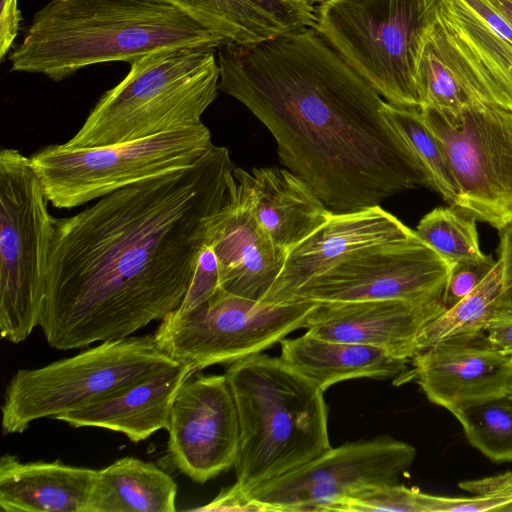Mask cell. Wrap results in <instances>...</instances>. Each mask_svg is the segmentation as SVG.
Instances as JSON below:
<instances>
[{"instance_id": "cell-1", "label": "cell", "mask_w": 512, "mask_h": 512, "mask_svg": "<svg viewBox=\"0 0 512 512\" xmlns=\"http://www.w3.org/2000/svg\"><path fill=\"white\" fill-rule=\"evenodd\" d=\"M235 168L229 150L213 145L190 168L55 218L39 324L47 344L127 338L177 309Z\"/></svg>"}, {"instance_id": "cell-2", "label": "cell", "mask_w": 512, "mask_h": 512, "mask_svg": "<svg viewBox=\"0 0 512 512\" xmlns=\"http://www.w3.org/2000/svg\"><path fill=\"white\" fill-rule=\"evenodd\" d=\"M219 88L272 134L279 160L333 212L423 186L380 94L314 27L218 48Z\"/></svg>"}, {"instance_id": "cell-3", "label": "cell", "mask_w": 512, "mask_h": 512, "mask_svg": "<svg viewBox=\"0 0 512 512\" xmlns=\"http://www.w3.org/2000/svg\"><path fill=\"white\" fill-rule=\"evenodd\" d=\"M228 42L181 10L148 0H50L34 13L9 55L11 71L53 81L113 61L132 62L181 47Z\"/></svg>"}, {"instance_id": "cell-4", "label": "cell", "mask_w": 512, "mask_h": 512, "mask_svg": "<svg viewBox=\"0 0 512 512\" xmlns=\"http://www.w3.org/2000/svg\"><path fill=\"white\" fill-rule=\"evenodd\" d=\"M239 420L236 482L246 493L331 448L324 392L280 357L258 353L225 372Z\"/></svg>"}, {"instance_id": "cell-5", "label": "cell", "mask_w": 512, "mask_h": 512, "mask_svg": "<svg viewBox=\"0 0 512 512\" xmlns=\"http://www.w3.org/2000/svg\"><path fill=\"white\" fill-rule=\"evenodd\" d=\"M220 68L216 49L181 47L146 55L107 90L68 147H99L135 141L204 124L217 98Z\"/></svg>"}, {"instance_id": "cell-6", "label": "cell", "mask_w": 512, "mask_h": 512, "mask_svg": "<svg viewBox=\"0 0 512 512\" xmlns=\"http://www.w3.org/2000/svg\"><path fill=\"white\" fill-rule=\"evenodd\" d=\"M438 0H329L314 28L386 102L420 109L417 71Z\"/></svg>"}, {"instance_id": "cell-7", "label": "cell", "mask_w": 512, "mask_h": 512, "mask_svg": "<svg viewBox=\"0 0 512 512\" xmlns=\"http://www.w3.org/2000/svg\"><path fill=\"white\" fill-rule=\"evenodd\" d=\"M54 217L30 158L0 152V335L14 344L40 324Z\"/></svg>"}, {"instance_id": "cell-8", "label": "cell", "mask_w": 512, "mask_h": 512, "mask_svg": "<svg viewBox=\"0 0 512 512\" xmlns=\"http://www.w3.org/2000/svg\"><path fill=\"white\" fill-rule=\"evenodd\" d=\"M205 124L99 147L52 144L34 152L31 165L48 202L72 209L127 186L194 166L213 147Z\"/></svg>"}, {"instance_id": "cell-9", "label": "cell", "mask_w": 512, "mask_h": 512, "mask_svg": "<svg viewBox=\"0 0 512 512\" xmlns=\"http://www.w3.org/2000/svg\"><path fill=\"white\" fill-rule=\"evenodd\" d=\"M175 364L153 335H144L100 342L43 367L19 369L5 389L3 434L22 433L38 419H56Z\"/></svg>"}, {"instance_id": "cell-10", "label": "cell", "mask_w": 512, "mask_h": 512, "mask_svg": "<svg viewBox=\"0 0 512 512\" xmlns=\"http://www.w3.org/2000/svg\"><path fill=\"white\" fill-rule=\"evenodd\" d=\"M317 302L266 304L220 288L189 311L175 309L153 334L165 354L191 371L232 364L279 343L304 328Z\"/></svg>"}, {"instance_id": "cell-11", "label": "cell", "mask_w": 512, "mask_h": 512, "mask_svg": "<svg viewBox=\"0 0 512 512\" xmlns=\"http://www.w3.org/2000/svg\"><path fill=\"white\" fill-rule=\"evenodd\" d=\"M455 179L451 205L498 231L512 222V111L470 102L455 116L419 109Z\"/></svg>"}, {"instance_id": "cell-12", "label": "cell", "mask_w": 512, "mask_h": 512, "mask_svg": "<svg viewBox=\"0 0 512 512\" xmlns=\"http://www.w3.org/2000/svg\"><path fill=\"white\" fill-rule=\"evenodd\" d=\"M450 267L414 232L355 253L308 281L290 302L404 300L443 306Z\"/></svg>"}, {"instance_id": "cell-13", "label": "cell", "mask_w": 512, "mask_h": 512, "mask_svg": "<svg viewBox=\"0 0 512 512\" xmlns=\"http://www.w3.org/2000/svg\"><path fill=\"white\" fill-rule=\"evenodd\" d=\"M416 454L389 436L345 443L247 493L273 512L333 511L358 491L397 484Z\"/></svg>"}, {"instance_id": "cell-14", "label": "cell", "mask_w": 512, "mask_h": 512, "mask_svg": "<svg viewBox=\"0 0 512 512\" xmlns=\"http://www.w3.org/2000/svg\"><path fill=\"white\" fill-rule=\"evenodd\" d=\"M437 35L469 102L512 111V26L489 0H438Z\"/></svg>"}, {"instance_id": "cell-15", "label": "cell", "mask_w": 512, "mask_h": 512, "mask_svg": "<svg viewBox=\"0 0 512 512\" xmlns=\"http://www.w3.org/2000/svg\"><path fill=\"white\" fill-rule=\"evenodd\" d=\"M167 431L171 460L193 481L203 484L234 466L239 420L226 375L189 377L175 397Z\"/></svg>"}, {"instance_id": "cell-16", "label": "cell", "mask_w": 512, "mask_h": 512, "mask_svg": "<svg viewBox=\"0 0 512 512\" xmlns=\"http://www.w3.org/2000/svg\"><path fill=\"white\" fill-rule=\"evenodd\" d=\"M412 360L411 373L428 400L451 414L512 394V359L484 333L437 343Z\"/></svg>"}, {"instance_id": "cell-17", "label": "cell", "mask_w": 512, "mask_h": 512, "mask_svg": "<svg viewBox=\"0 0 512 512\" xmlns=\"http://www.w3.org/2000/svg\"><path fill=\"white\" fill-rule=\"evenodd\" d=\"M413 234L380 205L332 212L326 223L287 253L281 272L261 302L290 303L308 281L355 253Z\"/></svg>"}, {"instance_id": "cell-18", "label": "cell", "mask_w": 512, "mask_h": 512, "mask_svg": "<svg viewBox=\"0 0 512 512\" xmlns=\"http://www.w3.org/2000/svg\"><path fill=\"white\" fill-rule=\"evenodd\" d=\"M208 244L217 259L221 288L259 302L287 257L258 222L249 192L234 174L228 181L226 202L213 217Z\"/></svg>"}, {"instance_id": "cell-19", "label": "cell", "mask_w": 512, "mask_h": 512, "mask_svg": "<svg viewBox=\"0 0 512 512\" xmlns=\"http://www.w3.org/2000/svg\"><path fill=\"white\" fill-rule=\"evenodd\" d=\"M444 310L404 300L318 303L304 328L322 339L377 347L409 361L419 353L422 329Z\"/></svg>"}, {"instance_id": "cell-20", "label": "cell", "mask_w": 512, "mask_h": 512, "mask_svg": "<svg viewBox=\"0 0 512 512\" xmlns=\"http://www.w3.org/2000/svg\"><path fill=\"white\" fill-rule=\"evenodd\" d=\"M192 375L189 366L175 364L56 419L75 428L97 427L120 432L131 442L139 443L161 429L167 430L178 390Z\"/></svg>"}, {"instance_id": "cell-21", "label": "cell", "mask_w": 512, "mask_h": 512, "mask_svg": "<svg viewBox=\"0 0 512 512\" xmlns=\"http://www.w3.org/2000/svg\"><path fill=\"white\" fill-rule=\"evenodd\" d=\"M254 213L272 241L287 253L326 223L332 212L299 176L279 167L235 168Z\"/></svg>"}, {"instance_id": "cell-22", "label": "cell", "mask_w": 512, "mask_h": 512, "mask_svg": "<svg viewBox=\"0 0 512 512\" xmlns=\"http://www.w3.org/2000/svg\"><path fill=\"white\" fill-rule=\"evenodd\" d=\"M148 1L181 10L228 44H256L316 24V7L296 0Z\"/></svg>"}, {"instance_id": "cell-23", "label": "cell", "mask_w": 512, "mask_h": 512, "mask_svg": "<svg viewBox=\"0 0 512 512\" xmlns=\"http://www.w3.org/2000/svg\"><path fill=\"white\" fill-rule=\"evenodd\" d=\"M98 470L55 461L0 459V507L7 512H86Z\"/></svg>"}, {"instance_id": "cell-24", "label": "cell", "mask_w": 512, "mask_h": 512, "mask_svg": "<svg viewBox=\"0 0 512 512\" xmlns=\"http://www.w3.org/2000/svg\"><path fill=\"white\" fill-rule=\"evenodd\" d=\"M279 343L280 358L323 392L344 380L400 379L409 373L408 361L373 346L322 339L308 332Z\"/></svg>"}, {"instance_id": "cell-25", "label": "cell", "mask_w": 512, "mask_h": 512, "mask_svg": "<svg viewBox=\"0 0 512 512\" xmlns=\"http://www.w3.org/2000/svg\"><path fill=\"white\" fill-rule=\"evenodd\" d=\"M176 497L168 473L126 456L98 470L86 512H174Z\"/></svg>"}, {"instance_id": "cell-26", "label": "cell", "mask_w": 512, "mask_h": 512, "mask_svg": "<svg viewBox=\"0 0 512 512\" xmlns=\"http://www.w3.org/2000/svg\"><path fill=\"white\" fill-rule=\"evenodd\" d=\"M382 113L402 140L424 187L452 205L458 196L457 185L442 144L426 124L421 111L385 101Z\"/></svg>"}, {"instance_id": "cell-27", "label": "cell", "mask_w": 512, "mask_h": 512, "mask_svg": "<svg viewBox=\"0 0 512 512\" xmlns=\"http://www.w3.org/2000/svg\"><path fill=\"white\" fill-rule=\"evenodd\" d=\"M503 286L500 259L467 296L429 322L418 337L419 352L437 343L472 337L484 329L498 310Z\"/></svg>"}, {"instance_id": "cell-28", "label": "cell", "mask_w": 512, "mask_h": 512, "mask_svg": "<svg viewBox=\"0 0 512 512\" xmlns=\"http://www.w3.org/2000/svg\"><path fill=\"white\" fill-rule=\"evenodd\" d=\"M475 219L453 206L437 207L419 221L415 234L450 265L487 259L480 249Z\"/></svg>"}, {"instance_id": "cell-29", "label": "cell", "mask_w": 512, "mask_h": 512, "mask_svg": "<svg viewBox=\"0 0 512 512\" xmlns=\"http://www.w3.org/2000/svg\"><path fill=\"white\" fill-rule=\"evenodd\" d=\"M468 442L493 462L512 461V394L452 414Z\"/></svg>"}, {"instance_id": "cell-30", "label": "cell", "mask_w": 512, "mask_h": 512, "mask_svg": "<svg viewBox=\"0 0 512 512\" xmlns=\"http://www.w3.org/2000/svg\"><path fill=\"white\" fill-rule=\"evenodd\" d=\"M220 288L217 259L212 247L207 243L198 258L188 291L177 309L180 311L192 310L206 302Z\"/></svg>"}, {"instance_id": "cell-31", "label": "cell", "mask_w": 512, "mask_h": 512, "mask_svg": "<svg viewBox=\"0 0 512 512\" xmlns=\"http://www.w3.org/2000/svg\"><path fill=\"white\" fill-rule=\"evenodd\" d=\"M496 260L491 256L480 262H460L451 265L443 296V306L448 309L471 293L486 277Z\"/></svg>"}, {"instance_id": "cell-32", "label": "cell", "mask_w": 512, "mask_h": 512, "mask_svg": "<svg viewBox=\"0 0 512 512\" xmlns=\"http://www.w3.org/2000/svg\"><path fill=\"white\" fill-rule=\"evenodd\" d=\"M512 499L497 495L444 497L424 493V512L506 511Z\"/></svg>"}, {"instance_id": "cell-33", "label": "cell", "mask_w": 512, "mask_h": 512, "mask_svg": "<svg viewBox=\"0 0 512 512\" xmlns=\"http://www.w3.org/2000/svg\"><path fill=\"white\" fill-rule=\"evenodd\" d=\"M198 511H269L261 502L251 498L235 483L219 493L211 502Z\"/></svg>"}, {"instance_id": "cell-34", "label": "cell", "mask_w": 512, "mask_h": 512, "mask_svg": "<svg viewBox=\"0 0 512 512\" xmlns=\"http://www.w3.org/2000/svg\"><path fill=\"white\" fill-rule=\"evenodd\" d=\"M483 333L491 347L512 359V312L497 310Z\"/></svg>"}, {"instance_id": "cell-35", "label": "cell", "mask_w": 512, "mask_h": 512, "mask_svg": "<svg viewBox=\"0 0 512 512\" xmlns=\"http://www.w3.org/2000/svg\"><path fill=\"white\" fill-rule=\"evenodd\" d=\"M499 259L503 268V286L498 310L512 312V222L499 231Z\"/></svg>"}, {"instance_id": "cell-36", "label": "cell", "mask_w": 512, "mask_h": 512, "mask_svg": "<svg viewBox=\"0 0 512 512\" xmlns=\"http://www.w3.org/2000/svg\"><path fill=\"white\" fill-rule=\"evenodd\" d=\"M0 9V60L3 62L13 48L22 16L18 0H1Z\"/></svg>"}, {"instance_id": "cell-37", "label": "cell", "mask_w": 512, "mask_h": 512, "mask_svg": "<svg viewBox=\"0 0 512 512\" xmlns=\"http://www.w3.org/2000/svg\"><path fill=\"white\" fill-rule=\"evenodd\" d=\"M490 3L512 26V0H489Z\"/></svg>"}, {"instance_id": "cell-38", "label": "cell", "mask_w": 512, "mask_h": 512, "mask_svg": "<svg viewBox=\"0 0 512 512\" xmlns=\"http://www.w3.org/2000/svg\"><path fill=\"white\" fill-rule=\"evenodd\" d=\"M296 1L304 2L306 4L315 6V4L320 5V4H323V3H325V2H327L329 0H296Z\"/></svg>"}]
</instances>
